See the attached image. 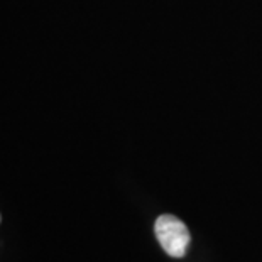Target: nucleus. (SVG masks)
<instances>
[{
    "instance_id": "1",
    "label": "nucleus",
    "mask_w": 262,
    "mask_h": 262,
    "mask_svg": "<svg viewBox=\"0 0 262 262\" xmlns=\"http://www.w3.org/2000/svg\"><path fill=\"white\" fill-rule=\"evenodd\" d=\"M154 232L161 247L168 255L180 259L186 254L189 245V230L174 215H161L156 220Z\"/></svg>"
},
{
    "instance_id": "2",
    "label": "nucleus",
    "mask_w": 262,
    "mask_h": 262,
    "mask_svg": "<svg viewBox=\"0 0 262 262\" xmlns=\"http://www.w3.org/2000/svg\"><path fill=\"white\" fill-rule=\"evenodd\" d=\"M0 220H2V216H0Z\"/></svg>"
}]
</instances>
